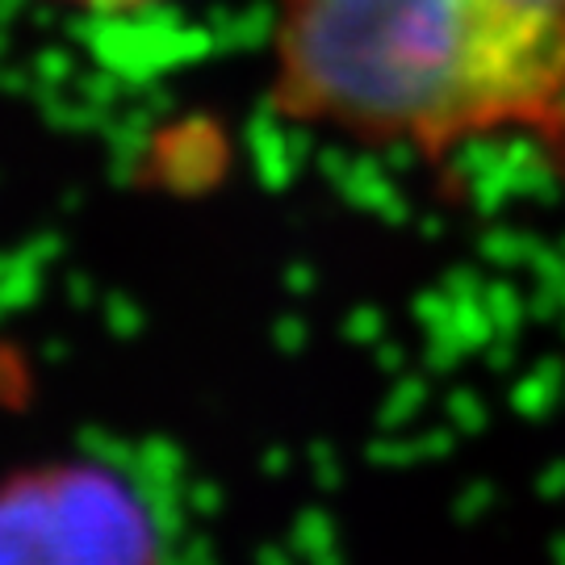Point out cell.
Segmentation results:
<instances>
[{
    "label": "cell",
    "instance_id": "obj_1",
    "mask_svg": "<svg viewBox=\"0 0 565 565\" xmlns=\"http://www.w3.org/2000/svg\"><path fill=\"white\" fill-rule=\"evenodd\" d=\"M268 105L427 163L507 135L565 156V0H273Z\"/></svg>",
    "mask_w": 565,
    "mask_h": 565
},
{
    "label": "cell",
    "instance_id": "obj_2",
    "mask_svg": "<svg viewBox=\"0 0 565 565\" xmlns=\"http://www.w3.org/2000/svg\"><path fill=\"white\" fill-rule=\"evenodd\" d=\"M0 565H168V532L121 465L39 457L0 473Z\"/></svg>",
    "mask_w": 565,
    "mask_h": 565
},
{
    "label": "cell",
    "instance_id": "obj_3",
    "mask_svg": "<svg viewBox=\"0 0 565 565\" xmlns=\"http://www.w3.org/2000/svg\"><path fill=\"white\" fill-rule=\"evenodd\" d=\"M55 4H67V9H84V13H139V9L163 4V0H55Z\"/></svg>",
    "mask_w": 565,
    "mask_h": 565
}]
</instances>
